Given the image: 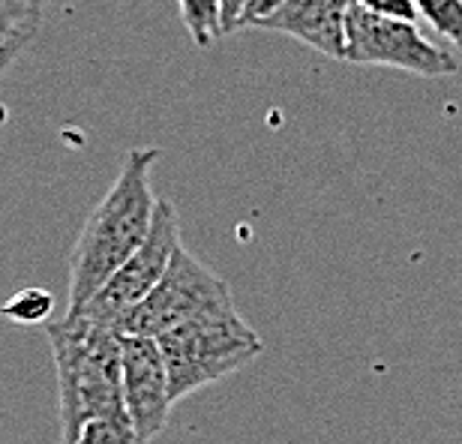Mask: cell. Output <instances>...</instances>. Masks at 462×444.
Here are the masks:
<instances>
[{
  "label": "cell",
  "mask_w": 462,
  "mask_h": 444,
  "mask_svg": "<svg viewBox=\"0 0 462 444\" xmlns=\"http://www.w3.org/2000/svg\"><path fill=\"white\" fill-rule=\"evenodd\" d=\"M346 60L360 67H391L423 79H445L459 69L457 58L430 42L414 22L351 6L346 24Z\"/></svg>",
  "instance_id": "cell-6"
},
{
  "label": "cell",
  "mask_w": 462,
  "mask_h": 444,
  "mask_svg": "<svg viewBox=\"0 0 462 444\" xmlns=\"http://www.w3.org/2000/svg\"><path fill=\"white\" fill-rule=\"evenodd\" d=\"M357 6H364L366 13L387 15V18H402V22H414L418 18V6L414 0H355Z\"/></svg>",
  "instance_id": "cell-14"
},
{
  "label": "cell",
  "mask_w": 462,
  "mask_h": 444,
  "mask_svg": "<svg viewBox=\"0 0 462 444\" xmlns=\"http://www.w3.org/2000/svg\"><path fill=\"white\" fill-rule=\"evenodd\" d=\"M4 316L15 325H49L51 321V312H54V298L51 291H42V289H27L22 294H15L13 301L4 303Z\"/></svg>",
  "instance_id": "cell-12"
},
{
  "label": "cell",
  "mask_w": 462,
  "mask_h": 444,
  "mask_svg": "<svg viewBox=\"0 0 462 444\" xmlns=\"http://www.w3.org/2000/svg\"><path fill=\"white\" fill-rule=\"evenodd\" d=\"M246 6L249 0H219V31H223V36L240 31V18L246 15Z\"/></svg>",
  "instance_id": "cell-15"
},
{
  "label": "cell",
  "mask_w": 462,
  "mask_h": 444,
  "mask_svg": "<svg viewBox=\"0 0 462 444\" xmlns=\"http://www.w3.org/2000/svg\"><path fill=\"white\" fill-rule=\"evenodd\" d=\"M180 244V219L171 201L156 199L153 222L147 231L144 244L126 258L124 264L112 273L103 289L90 298L79 312H69L63 319H76L94 328L120 330L124 319L142 303L147 294L153 291V285L160 282V276L169 264L171 253Z\"/></svg>",
  "instance_id": "cell-5"
},
{
  "label": "cell",
  "mask_w": 462,
  "mask_h": 444,
  "mask_svg": "<svg viewBox=\"0 0 462 444\" xmlns=\"http://www.w3.org/2000/svg\"><path fill=\"white\" fill-rule=\"evenodd\" d=\"M178 6L183 27L199 49H210L223 36L219 31V0H178Z\"/></svg>",
  "instance_id": "cell-10"
},
{
  "label": "cell",
  "mask_w": 462,
  "mask_h": 444,
  "mask_svg": "<svg viewBox=\"0 0 462 444\" xmlns=\"http://www.w3.org/2000/svg\"><path fill=\"white\" fill-rule=\"evenodd\" d=\"M235 298H231L228 282L214 273L205 262L183 246L171 253L169 264L153 285V291L129 312L120 325L126 337H162L165 330L183 325V321L217 316V312H235Z\"/></svg>",
  "instance_id": "cell-4"
},
{
  "label": "cell",
  "mask_w": 462,
  "mask_h": 444,
  "mask_svg": "<svg viewBox=\"0 0 462 444\" xmlns=\"http://www.w3.org/2000/svg\"><path fill=\"white\" fill-rule=\"evenodd\" d=\"M282 0H249V6H246V15L240 18V27H253L258 18H264V15H271L276 6H280Z\"/></svg>",
  "instance_id": "cell-16"
},
{
  "label": "cell",
  "mask_w": 462,
  "mask_h": 444,
  "mask_svg": "<svg viewBox=\"0 0 462 444\" xmlns=\"http://www.w3.org/2000/svg\"><path fill=\"white\" fill-rule=\"evenodd\" d=\"M49 0H0V79L33 42Z\"/></svg>",
  "instance_id": "cell-9"
},
{
  "label": "cell",
  "mask_w": 462,
  "mask_h": 444,
  "mask_svg": "<svg viewBox=\"0 0 462 444\" xmlns=\"http://www.w3.org/2000/svg\"><path fill=\"white\" fill-rule=\"evenodd\" d=\"M120 375H124V409L133 423L135 441L151 444L165 430L174 405L169 369L156 339L120 333Z\"/></svg>",
  "instance_id": "cell-7"
},
{
  "label": "cell",
  "mask_w": 462,
  "mask_h": 444,
  "mask_svg": "<svg viewBox=\"0 0 462 444\" xmlns=\"http://www.w3.org/2000/svg\"><path fill=\"white\" fill-rule=\"evenodd\" d=\"M351 6L355 0H282L253 27L291 36L325 58L346 60V24Z\"/></svg>",
  "instance_id": "cell-8"
},
{
  "label": "cell",
  "mask_w": 462,
  "mask_h": 444,
  "mask_svg": "<svg viewBox=\"0 0 462 444\" xmlns=\"http://www.w3.org/2000/svg\"><path fill=\"white\" fill-rule=\"evenodd\" d=\"M156 346L169 369L171 402H180L201 387L223 382L226 375L246 366L262 355L264 342L235 310L183 321L156 337Z\"/></svg>",
  "instance_id": "cell-3"
},
{
  "label": "cell",
  "mask_w": 462,
  "mask_h": 444,
  "mask_svg": "<svg viewBox=\"0 0 462 444\" xmlns=\"http://www.w3.org/2000/svg\"><path fill=\"white\" fill-rule=\"evenodd\" d=\"M156 160H160L156 147H133L120 162L115 183L90 210L79 240L72 244L63 316L85 307L112 280L117 267L144 244L156 208V196L151 190Z\"/></svg>",
  "instance_id": "cell-1"
},
{
  "label": "cell",
  "mask_w": 462,
  "mask_h": 444,
  "mask_svg": "<svg viewBox=\"0 0 462 444\" xmlns=\"http://www.w3.org/2000/svg\"><path fill=\"white\" fill-rule=\"evenodd\" d=\"M418 18L462 51V0H414Z\"/></svg>",
  "instance_id": "cell-11"
},
{
  "label": "cell",
  "mask_w": 462,
  "mask_h": 444,
  "mask_svg": "<svg viewBox=\"0 0 462 444\" xmlns=\"http://www.w3.org/2000/svg\"><path fill=\"white\" fill-rule=\"evenodd\" d=\"M76 444H138L133 423L126 414L120 418H103V421H90L85 430L79 432Z\"/></svg>",
  "instance_id": "cell-13"
},
{
  "label": "cell",
  "mask_w": 462,
  "mask_h": 444,
  "mask_svg": "<svg viewBox=\"0 0 462 444\" xmlns=\"http://www.w3.org/2000/svg\"><path fill=\"white\" fill-rule=\"evenodd\" d=\"M45 330L58 373L60 444H76L90 421L126 414L120 330L94 328L76 319H51Z\"/></svg>",
  "instance_id": "cell-2"
}]
</instances>
